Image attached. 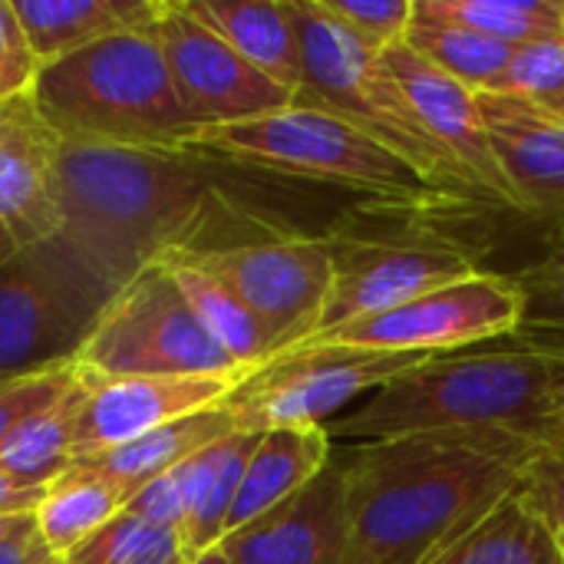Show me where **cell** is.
<instances>
[{"label":"cell","mask_w":564,"mask_h":564,"mask_svg":"<svg viewBox=\"0 0 564 564\" xmlns=\"http://www.w3.org/2000/svg\"><path fill=\"white\" fill-rule=\"evenodd\" d=\"M76 383H79V367L76 364L50 370V373H36V377H23V380L3 383L0 387V449L17 433V426H23L43 406L56 403Z\"/></svg>","instance_id":"obj_34"},{"label":"cell","mask_w":564,"mask_h":564,"mask_svg":"<svg viewBox=\"0 0 564 564\" xmlns=\"http://www.w3.org/2000/svg\"><path fill=\"white\" fill-rule=\"evenodd\" d=\"M50 489H20L0 476V516H33Z\"/></svg>","instance_id":"obj_39"},{"label":"cell","mask_w":564,"mask_h":564,"mask_svg":"<svg viewBox=\"0 0 564 564\" xmlns=\"http://www.w3.org/2000/svg\"><path fill=\"white\" fill-rule=\"evenodd\" d=\"M30 99L66 142L182 149L202 132L175 96L152 26L112 33L43 66Z\"/></svg>","instance_id":"obj_4"},{"label":"cell","mask_w":564,"mask_h":564,"mask_svg":"<svg viewBox=\"0 0 564 564\" xmlns=\"http://www.w3.org/2000/svg\"><path fill=\"white\" fill-rule=\"evenodd\" d=\"M56 564H66V562H56Z\"/></svg>","instance_id":"obj_43"},{"label":"cell","mask_w":564,"mask_h":564,"mask_svg":"<svg viewBox=\"0 0 564 564\" xmlns=\"http://www.w3.org/2000/svg\"><path fill=\"white\" fill-rule=\"evenodd\" d=\"M185 254L251 307L274 354L291 350L321 330L334 284V264L321 235L271 231Z\"/></svg>","instance_id":"obj_11"},{"label":"cell","mask_w":564,"mask_h":564,"mask_svg":"<svg viewBox=\"0 0 564 564\" xmlns=\"http://www.w3.org/2000/svg\"><path fill=\"white\" fill-rule=\"evenodd\" d=\"M66 564H185V545L175 529L149 525L119 512L99 535L79 545Z\"/></svg>","instance_id":"obj_31"},{"label":"cell","mask_w":564,"mask_h":564,"mask_svg":"<svg viewBox=\"0 0 564 564\" xmlns=\"http://www.w3.org/2000/svg\"><path fill=\"white\" fill-rule=\"evenodd\" d=\"M403 43L416 50L423 59H430L433 66H440L443 73H449L453 79H459L463 86H469L473 93H489L496 79L502 76V69L509 66L512 50H516L463 23L436 17L423 10L420 3H416L413 23Z\"/></svg>","instance_id":"obj_28"},{"label":"cell","mask_w":564,"mask_h":564,"mask_svg":"<svg viewBox=\"0 0 564 564\" xmlns=\"http://www.w3.org/2000/svg\"><path fill=\"white\" fill-rule=\"evenodd\" d=\"M542 449L545 443L509 430H436L344 446V564H420L522 492Z\"/></svg>","instance_id":"obj_1"},{"label":"cell","mask_w":564,"mask_h":564,"mask_svg":"<svg viewBox=\"0 0 564 564\" xmlns=\"http://www.w3.org/2000/svg\"><path fill=\"white\" fill-rule=\"evenodd\" d=\"M383 63L390 66L393 79L400 83L403 96L410 99L416 119L423 129L436 139V145L449 155L469 192L482 208L499 212H519L516 198L499 172L482 112H479V93L423 59L406 43H397L383 50Z\"/></svg>","instance_id":"obj_14"},{"label":"cell","mask_w":564,"mask_h":564,"mask_svg":"<svg viewBox=\"0 0 564 564\" xmlns=\"http://www.w3.org/2000/svg\"><path fill=\"white\" fill-rule=\"evenodd\" d=\"M175 96L198 129L248 122L294 102V93L238 56L182 0H155L152 20Z\"/></svg>","instance_id":"obj_13"},{"label":"cell","mask_w":564,"mask_h":564,"mask_svg":"<svg viewBox=\"0 0 564 564\" xmlns=\"http://www.w3.org/2000/svg\"><path fill=\"white\" fill-rule=\"evenodd\" d=\"M195 20L215 30L238 56L278 86L301 93V46L288 0H182Z\"/></svg>","instance_id":"obj_21"},{"label":"cell","mask_w":564,"mask_h":564,"mask_svg":"<svg viewBox=\"0 0 564 564\" xmlns=\"http://www.w3.org/2000/svg\"><path fill=\"white\" fill-rule=\"evenodd\" d=\"M525 321V294L516 274L476 271L426 291L387 314L344 324L314 340H337L350 347L390 354H456L492 340L516 337Z\"/></svg>","instance_id":"obj_12"},{"label":"cell","mask_w":564,"mask_h":564,"mask_svg":"<svg viewBox=\"0 0 564 564\" xmlns=\"http://www.w3.org/2000/svg\"><path fill=\"white\" fill-rule=\"evenodd\" d=\"M423 10L463 23L506 46L564 33V0H416Z\"/></svg>","instance_id":"obj_29"},{"label":"cell","mask_w":564,"mask_h":564,"mask_svg":"<svg viewBox=\"0 0 564 564\" xmlns=\"http://www.w3.org/2000/svg\"><path fill=\"white\" fill-rule=\"evenodd\" d=\"M228 433H235V423H231V416L218 403V406H208L202 413H192V416H182L175 423H165V426L139 436V440H132V443H126L119 449L76 459L66 473L112 482L129 499L145 482L172 473L175 466H182L195 453L208 449L212 443L225 440Z\"/></svg>","instance_id":"obj_19"},{"label":"cell","mask_w":564,"mask_h":564,"mask_svg":"<svg viewBox=\"0 0 564 564\" xmlns=\"http://www.w3.org/2000/svg\"><path fill=\"white\" fill-rule=\"evenodd\" d=\"M479 112L519 215H564V109L479 93Z\"/></svg>","instance_id":"obj_18"},{"label":"cell","mask_w":564,"mask_h":564,"mask_svg":"<svg viewBox=\"0 0 564 564\" xmlns=\"http://www.w3.org/2000/svg\"><path fill=\"white\" fill-rule=\"evenodd\" d=\"M53 195L56 241L116 291L172 251H202L212 225L241 215L212 159L185 149L59 139Z\"/></svg>","instance_id":"obj_2"},{"label":"cell","mask_w":564,"mask_h":564,"mask_svg":"<svg viewBox=\"0 0 564 564\" xmlns=\"http://www.w3.org/2000/svg\"><path fill=\"white\" fill-rule=\"evenodd\" d=\"M129 516L149 522V525H162V529H175L182 532L185 525V482H182V466H175L172 473L145 482L142 489H135L126 499Z\"/></svg>","instance_id":"obj_37"},{"label":"cell","mask_w":564,"mask_h":564,"mask_svg":"<svg viewBox=\"0 0 564 564\" xmlns=\"http://www.w3.org/2000/svg\"><path fill=\"white\" fill-rule=\"evenodd\" d=\"M321 7L373 50H390L406 40L416 0H321Z\"/></svg>","instance_id":"obj_33"},{"label":"cell","mask_w":564,"mask_h":564,"mask_svg":"<svg viewBox=\"0 0 564 564\" xmlns=\"http://www.w3.org/2000/svg\"><path fill=\"white\" fill-rule=\"evenodd\" d=\"M0 564H56L50 549L43 545L33 516H26L3 542H0Z\"/></svg>","instance_id":"obj_38"},{"label":"cell","mask_w":564,"mask_h":564,"mask_svg":"<svg viewBox=\"0 0 564 564\" xmlns=\"http://www.w3.org/2000/svg\"><path fill=\"white\" fill-rule=\"evenodd\" d=\"M516 281L525 294V321L519 337L564 347V215L552 221L545 251Z\"/></svg>","instance_id":"obj_30"},{"label":"cell","mask_w":564,"mask_h":564,"mask_svg":"<svg viewBox=\"0 0 564 564\" xmlns=\"http://www.w3.org/2000/svg\"><path fill=\"white\" fill-rule=\"evenodd\" d=\"M73 430V463L119 449L165 423L218 406L235 380L218 377H89Z\"/></svg>","instance_id":"obj_15"},{"label":"cell","mask_w":564,"mask_h":564,"mask_svg":"<svg viewBox=\"0 0 564 564\" xmlns=\"http://www.w3.org/2000/svg\"><path fill=\"white\" fill-rule=\"evenodd\" d=\"M525 496L549 525L558 558L564 564V449L562 446H545L542 456L532 463L529 479H525Z\"/></svg>","instance_id":"obj_35"},{"label":"cell","mask_w":564,"mask_h":564,"mask_svg":"<svg viewBox=\"0 0 564 564\" xmlns=\"http://www.w3.org/2000/svg\"><path fill=\"white\" fill-rule=\"evenodd\" d=\"M423 360L430 357L304 340L241 373L221 400V410L245 433L314 430L334 423L357 397L380 390Z\"/></svg>","instance_id":"obj_9"},{"label":"cell","mask_w":564,"mask_h":564,"mask_svg":"<svg viewBox=\"0 0 564 564\" xmlns=\"http://www.w3.org/2000/svg\"><path fill=\"white\" fill-rule=\"evenodd\" d=\"M549 446H562V449H564V390H562V397L555 400V410H552V426H549Z\"/></svg>","instance_id":"obj_40"},{"label":"cell","mask_w":564,"mask_h":564,"mask_svg":"<svg viewBox=\"0 0 564 564\" xmlns=\"http://www.w3.org/2000/svg\"><path fill=\"white\" fill-rule=\"evenodd\" d=\"M218 545L231 564H344L347 509L337 453L301 492L228 532Z\"/></svg>","instance_id":"obj_17"},{"label":"cell","mask_w":564,"mask_h":564,"mask_svg":"<svg viewBox=\"0 0 564 564\" xmlns=\"http://www.w3.org/2000/svg\"><path fill=\"white\" fill-rule=\"evenodd\" d=\"M23 519H26V516H0V542H3Z\"/></svg>","instance_id":"obj_42"},{"label":"cell","mask_w":564,"mask_h":564,"mask_svg":"<svg viewBox=\"0 0 564 564\" xmlns=\"http://www.w3.org/2000/svg\"><path fill=\"white\" fill-rule=\"evenodd\" d=\"M126 509V492L112 482L63 473L33 512L36 532L56 562L99 535Z\"/></svg>","instance_id":"obj_27"},{"label":"cell","mask_w":564,"mask_h":564,"mask_svg":"<svg viewBox=\"0 0 564 564\" xmlns=\"http://www.w3.org/2000/svg\"><path fill=\"white\" fill-rule=\"evenodd\" d=\"M489 93L564 109V33L516 46Z\"/></svg>","instance_id":"obj_32"},{"label":"cell","mask_w":564,"mask_h":564,"mask_svg":"<svg viewBox=\"0 0 564 564\" xmlns=\"http://www.w3.org/2000/svg\"><path fill=\"white\" fill-rule=\"evenodd\" d=\"M0 387H3V383H0Z\"/></svg>","instance_id":"obj_44"},{"label":"cell","mask_w":564,"mask_h":564,"mask_svg":"<svg viewBox=\"0 0 564 564\" xmlns=\"http://www.w3.org/2000/svg\"><path fill=\"white\" fill-rule=\"evenodd\" d=\"M89 380L79 370V383L56 403L33 413L0 449V476L20 489H50L73 466V430L86 400Z\"/></svg>","instance_id":"obj_26"},{"label":"cell","mask_w":564,"mask_h":564,"mask_svg":"<svg viewBox=\"0 0 564 564\" xmlns=\"http://www.w3.org/2000/svg\"><path fill=\"white\" fill-rule=\"evenodd\" d=\"M334 284L321 334L387 314L426 291L482 271L479 251L443 225L440 208L373 202V212L337 218L324 235ZM311 337V340H314Z\"/></svg>","instance_id":"obj_6"},{"label":"cell","mask_w":564,"mask_h":564,"mask_svg":"<svg viewBox=\"0 0 564 564\" xmlns=\"http://www.w3.org/2000/svg\"><path fill=\"white\" fill-rule=\"evenodd\" d=\"M76 367L96 380L119 377H218L245 370L208 337L162 264L135 274L102 311Z\"/></svg>","instance_id":"obj_10"},{"label":"cell","mask_w":564,"mask_h":564,"mask_svg":"<svg viewBox=\"0 0 564 564\" xmlns=\"http://www.w3.org/2000/svg\"><path fill=\"white\" fill-rule=\"evenodd\" d=\"M56 149L30 93L0 106V261L59 235Z\"/></svg>","instance_id":"obj_16"},{"label":"cell","mask_w":564,"mask_h":564,"mask_svg":"<svg viewBox=\"0 0 564 564\" xmlns=\"http://www.w3.org/2000/svg\"><path fill=\"white\" fill-rule=\"evenodd\" d=\"M420 564H562V558L522 489Z\"/></svg>","instance_id":"obj_25"},{"label":"cell","mask_w":564,"mask_h":564,"mask_svg":"<svg viewBox=\"0 0 564 564\" xmlns=\"http://www.w3.org/2000/svg\"><path fill=\"white\" fill-rule=\"evenodd\" d=\"M288 13L297 33L304 69V83L294 102L327 109L390 149L436 192L443 205H479L449 155L416 119L410 99L383 63V53L344 30L321 7V0H288Z\"/></svg>","instance_id":"obj_5"},{"label":"cell","mask_w":564,"mask_h":564,"mask_svg":"<svg viewBox=\"0 0 564 564\" xmlns=\"http://www.w3.org/2000/svg\"><path fill=\"white\" fill-rule=\"evenodd\" d=\"M10 3L40 69L112 33L145 30L155 20V0H10Z\"/></svg>","instance_id":"obj_20"},{"label":"cell","mask_w":564,"mask_h":564,"mask_svg":"<svg viewBox=\"0 0 564 564\" xmlns=\"http://www.w3.org/2000/svg\"><path fill=\"white\" fill-rule=\"evenodd\" d=\"M40 63L23 36V26L10 0H0V106L30 93Z\"/></svg>","instance_id":"obj_36"},{"label":"cell","mask_w":564,"mask_h":564,"mask_svg":"<svg viewBox=\"0 0 564 564\" xmlns=\"http://www.w3.org/2000/svg\"><path fill=\"white\" fill-rule=\"evenodd\" d=\"M258 440H261V433L235 430L225 440L212 443L208 449H202L182 463L185 525L178 535H182L188 558L225 539V525L235 509L241 476H245V466H248Z\"/></svg>","instance_id":"obj_23"},{"label":"cell","mask_w":564,"mask_h":564,"mask_svg":"<svg viewBox=\"0 0 564 564\" xmlns=\"http://www.w3.org/2000/svg\"><path fill=\"white\" fill-rule=\"evenodd\" d=\"M334 440L327 426L314 430H271L261 433L235 499V509L228 516L225 535L254 522L258 516L271 512L294 492H301L330 459H334Z\"/></svg>","instance_id":"obj_22"},{"label":"cell","mask_w":564,"mask_h":564,"mask_svg":"<svg viewBox=\"0 0 564 564\" xmlns=\"http://www.w3.org/2000/svg\"><path fill=\"white\" fill-rule=\"evenodd\" d=\"M185 564H231V558L221 552V545H212V549H205V552L192 555Z\"/></svg>","instance_id":"obj_41"},{"label":"cell","mask_w":564,"mask_h":564,"mask_svg":"<svg viewBox=\"0 0 564 564\" xmlns=\"http://www.w3.org/2000/svg\"><path fill=\"white\" fill-rule=\"evenodd\" d=\"M562 390L564 347L516 334L423 360L327 423V433L354 446L436 430H509L549 446Z\"/></svg>","instance_id":"obj_3"},{"label":"cell","mask_w":564,"mask_h":564,"mask_svg":"<svg viewBox=\"0 0 564 564\" xmlns=\"http://www.w3.org/2000/svg\"><path fill=\"white\" fill-rule=\"evenodd\" d=\"M182 149L212 162H238L340 185L350 192H364L373 202L449 208L390 149L357 132L340 116L304 102H291L288 109L248 122L202 129Z\"/></svg>","instance_id":"obj_7"},{"label":"cell","mask_w":564,"mask_h":564,"mask_svg":"<svg viewBox=\"0 0 564 564\" xmlns=\"http://www.w3.org/2000/svg\"><path fill=\"white\" fill-rule=\"evenodd\" d=\"M159 264L172 274L175 288L182 291V297L188 301L192 314L208 330V337L245 373L274 357L271 340H268L261 321L251 314V307L225 281H218L212 271H205L202 264H195L185 251H172Z\"/></svg>","instance_id":"obj_24"},{"label":"cell","mask_w":564,"mask_h":564,"mask_svg":"<svg viewBox=\"0 0 564 564\" xmlns=\"http://www.w3.org/2000/svg\"><path fill=\"white\" fill-rule=\"evenodd\" d=\"M119 291L63 241L0 261V383L73 367Z\"/></svg>","instance_id":"obj_8"}]
</instances>
